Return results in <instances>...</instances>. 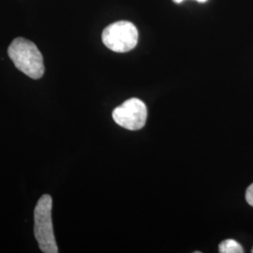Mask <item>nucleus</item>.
I'll list each match as a JSON object with an SVG mask.
<instances>
[{
  "mask_svg": "<svg viewBox=\"0 0 253 253\" xmlns=\"http://www.w3.org/2000/svg\"><path fill=\"white\" fill-rule=\"evenodd\" d=\"M8 54L15 67L32 79H40L45 72L42 54L32 42L16 38L8 48Z\"/></svg>",
  "mask_w": 253,
  "mask_h": 253,
  "instance_id": "1",
  "label": "nucleus"
},
{
  "mask_svg": "<svg viewBox=\"0 0 253 253\" xmlns=\"http://www.w3.org/2000/svg\"><path fill=\"white\" fill-rule=\"evenodd\" d=\"M53 199L49 194L42 195L34 210V235L41 251L44 253H57L52 222Z\"/></svg>",
  "mask_w": 253,
  "mask_h": 253,
  "instance_id": "2",
  "label": "nucleus"
},
{
  "mask_svg": "<svg viewBox=\"0 0 253 253\" xmlns=\"http://www.w3.org/2000/svg\"><path fill=\"white\" fill-rule=\"evenodd\" d=\"M102 42L108 49L116 53H126L138 43V30L135 26L127 21H118L105 27Z\"/></svg>",
  "mask_w": 253,
  "mask_h": 253,
  "instance_id": "3",
  "label": "nucleus"
},
{
  "mask_svg": "<svg viewBox=\"0 0 253 253\" xmlns=\"http://www.w3.org/2000/svg\"><path fill=\"white\" fill-rule=\"evenodd\" d=\"M115 122L129 130L144 127L147 118V108L144 101L132 98L126 100L113 111Z\"/></svg>",
  "mask_w": 253,
  "mask_h": 253,
  "instance_id": "4",
  "label": "nucleus"
},
{
  "mask_svg": "<svg viewBox=\"0 0 253 253\" xmlns=\"http://www.w3.org/2000/svg\"><path fill=\"white\" fill-rule=\"evenodd\" d=\"M218 250L220 253H244L242 246L233 239H227V240L222 241L218 246Z\"/></svg>",
  "mask_w": 253,
  "mask_h": 253,
  "instance_id": "5",
  "label": "nucleus"
},
{
  "mask_svg": "<svg viewBox=\"0 0 253 253\" xmlns=\"http://www.w3.org/2000/svg\"><path fill=\"white\" fill-rule=\"evenodd\" d=\"M246 200L249 205L253 207V183L246 191Z\"/></svg>",
  "mask_w": 253,
  "mask_h": 253,
  "instance_id": "6",
  "label": "nucleus"
},
{
  "mask_svg": "<svg viewBox=\"0 0 253 253\" xmlns=\"http://www.w3.org/2000/svg\"><path fill=\"white\" fill-rule=\"evenodd\" d=\"M174 3H177V4H179L181 2H183L184 0H172ZM196 1H198V2H201V3H204V2H207L208 0H196Z\"/></svg>",
  "mask_w": 253,
  "mask_h": 253,
  "instance_id": "7",
  "label": "nucleus"
},
{
  "mask_svg": "<svg viewBox=\"0 0 253 253\" xmlns=\"http://www.w3.org/2000/svg\"></svg>",
  "mask_w": 253,
  "mask_h": 253,
  "instance_id": "8",
  "label": "nucleus"
}]
</instances>
